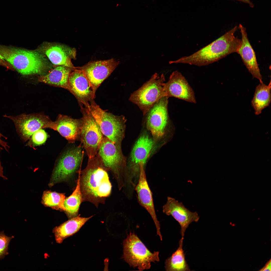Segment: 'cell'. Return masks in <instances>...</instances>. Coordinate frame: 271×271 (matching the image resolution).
I'll use <instances>...</instances> for the list:
<instances>
[{
    "instance_id": "1",
    "label": "cell",
    "mask_w": 271,
    "mask_h": 271,
    "mask_svg": "<svg viewBox=\"0 0 271 271\" xmlns=\"http://www.w3.org/2000/svg\"><path fill=\"white\" fill-rule=\"evenodd\" d=\"M236 26L207 46L189 56L170 61L171 63H183L198 66L207 65L228 55L237 52L241 39L235 36Z\"/></svg>"
},
{
    "instance_id": "2",
    "label": "cell",
    "mask_w": 271,
    "mask_h": 271,
    "mask_svg": "<svg viewBox=\"0 0 271 271\" xmlns=\"http://www.w3.org/2000/svg\"><path fill=\"white\" fill-rule=\"evenodd\" d=\"M105 169L98 155L89 159L80 180V187L85 195L96 199L110 194L112 186Z\"/></svg>"
},
{
    "instance_id": "3",
    "label": "cell",
    "mask_w": 271,
    "mask_h": 271,
    "mask_svg": "<svg viewBox=\"0 0 271 271\" xmlns=\"http://www.w3.org/2000/svg\"><path fill=\"white\" fill-rule=\"evenodd\" d=\"M0 53L14 70L24 75L40 74L46 67L44 57L36 51L0 45Z\"/></svg>"
},
{
    "instance_id": "4",
    "label": "cell",
    "mask_w": 271,
    "mask_h": 271,
    "mask_svg": "<svg viewBox=\"0 0 271 271\" xmlns=\"http://www.w3.org/2000/svg\"><path fill=\"white\" fill-rule=\"evenodd\" d=\"M86 107L98 124L103 135L121 149L126 121L125 117L122 115H115L103 110L94 100Z\"/></svg>"
},
{
    "instance_id": "5",
    "label": "cell",
    "mask_w": 271,
    "mask_h": 271,
    "mask_svg": "<svg viewBox=\"0 0 271 271\" xmlns=\"http://www.w3.org/2000/svg\"><path fill=\"white\" fill-rule=\"evenodd\" d=\"M123 248L125 261L140 270L149 269L151 262L159 260V252H151L134 233H130L123 241Z\"/></svg>"
},
{
    "instance_id": "6",
    "label": "cell",
    "mask_w": 271,
    "mask_h": 271,
    "mask_svg": "<svg viewBox=\"0 0 271 271\" xmlns=\"http://www.w3.org/2000/svg\"><path fill=\"white\" fill-rule=\"evenodd\" d=\"M165 79L163 74L160 77L157 73L132 93L129 100L136 105L144 115L161 98L166 96L164 89Z\"/></svg>"
},
{
    "instance_id": "7",
    "label": "cell",
    "mask_w": 271,
    "mask_h": 271,
    "mask_svg": "<svg viewBox=\"0 0 271 271\" xmlns=\"http://www.w3.org/2000/svg\"><path fill=\"white\" fill-rule=\"evenodd\" d=\"M82 114L80 136L81 141L89 159L97 154L104 137L100 128L88 109L80 105Z\"/></svg>"
},
{
    "instance_id": "8",
    "label": "cell",
    "mask_w": 271,
    "mask_h": 271,
    "mask_svg": "<svg viewBox=\"0 0 271 271\" xmlns=\"http://www.w3.org/2000/svg\"><path fill=\"white\" fill-rule=\"evenodd\" d=\"M13 122L21 138L24 142L29 140L37 130L44 128L53 129L54 122L42 113L23 114L16 116L5 115Z\"/></svg>"
},
{
    "instance_id": "9",
    "label": "cell",
    "mask_w": 271,
    "mask_h": 271,
    "mask_svg": "<svg viewBox=\"0 0 271 271\" xmlns=\"http://www.w3.org/2000/svg\"><path fill=\"white\" fill-rule=\"evenodd\" d=\"M152 139L147 134L141 136L137 141L131 153L128 167L130 182L135 187L139 179L140 167L144 166L153 145Z\"/></svg>"
},
{
    "instance_id": "10",
    "label": "cell",
    "mask_w": 271,
    "mask_h": 271,
    "mask_svg": "<svg viewBox=\"0 0 271 271\" xmlns=\"http://www.w3.org/2000/svg\"><path fill=\"white\" fill-rule=\"evenodd\" d=\"M98 153V155L104 166L116 174L119 179L120 178L122 186H123L121 180L124 185V184L121 176H123L122 172L125 167V161L121 149L118 148L106 137L104 136Z\"/></svg>"
},
{
    "instance_id": "11",
    "label": "cell",
    "mask_w": 271,
    "mask_h": 271,
    "mask_svg": "<svg viewBox=\"0 0 271 271\" xmlns=\"http://www.w3.org/2000/svg\"><path fill=\"white\" fill-rule=\"evenodd\" d=\"M163 97L156 102L145 115L148 129L156 139L163 135L168 120V98Z\"/></svg>"
},
{
    "instance_id": "12",
    "label": "cell",
    "mask_w": 271,
    "mask_h": 271,
    "mask_svg": "<svg viewBox=\"0 0 271 271\" xmlns=\"http://www.w3.org/2000/svg\"><path fill=\"white\" fill-rule=\"evenodd\" d=\"M83 154L80 146L64 152L59 159L54 169L50 185H52L72 175L80 165Z\"/></svg>"
},
{
    "instance_id": "13",
    "label": "cell",
    "mask_w": 271,
    "mask_h": 271,
    "mask_svg": "<svg viewBox=\"0 0 271 271\" xmlns=\"http://www.w3.org/2000/svg\"><path fill=\"white\" fill-rule=\"evenodd\" d=\"M119 62L112 58L90 61L77 67L85 74L95 93L101 84L115 69Z\"/></svg>"
},
{
    "instance_id": "14",
    "label": "cell",
    "mask_w": 271,
    "mask_h": 271,
    "mask_svg": "<svg viewBox=\"0 0 271 271\" xmlns=\"http://www.w3.org/2000/svg\"><path fill=\"white\" fill-rule=\"evenodd\" d=\"M68 91L76 97L80 105L87 107L94 100L95 93L89 81L81 70L75 67L69 78Z\"/></svg>"
},
{
    "instance_id": "15",
    "label": "cell",
    "mask_w": 271,
    "mask_h": 271,
    "mask_svg": "<svg viewBox=\"0 0 271 271\" xmlns=\"http://www.w3.org/2000/svg\"><path fill=\"white\" fill-rule=\"evenodd\" d=\"M164 87L167 97H174L192 103L196 102L193 89L184 76L177 71L171 74L168 81L165 83Z\"/></svg>"
},
{
    "instance_id": "16",
    "label": "cell",
    "mask_w": 271,
    "mask_h": 271,
    "mask_svg": "<svg viewBox=\"0 0 271 271\" xmlns=\"http://www.w3.org/2000/svg\"><path fill=\"white\" fill-rule=\"evenodd\" d=\"M163 211L167 215L171 216L179 223L182 238H184L189 224L193 222H197L199 218L197 212H190L182 203L170 197H167V202L163 207Z\"/></svg>"
},
{
    "instance_id": "17",
    "label": "cell",
    "mask_w": 271,
    "mask_h": 271,
    "mask_svg": "<svg viewBox=\"0 0 271 271\" xmlns=\"http://www.w3.org/2000/svg\"><path fill=\"white\" fill-rule=\"evenodd\" d=\"M138 199L140 205L149 213L156 226L157 234L162 240L160 230V224L157 218L154 205L152 192L148 185L144 167L140 168V172L138 182L135 187Z\"/></svg>"
},
{
    "instance_id": "18",
    "label": "cell",
    "mask_w": 271,
    "mask_h": 271,
    "mask_svg": "<svg viewBox=\"0 0 271 271\" xmlns=\"http://www.w3.org/2000/svg\"><path fill=\"white\" fill-rule=\"evenodd\" d=\"M239 28L242 35L241 42L237 52L253 78L258 79L262 83V78L257 64L255 53L247 37L246 29L241 24Z\"/></svg>"
},
{
    "instance_id": "19",
    "label": "cell",
    "mask_w": 271,
    "mask_h": 271,
    "mask_svg": "<svg viewBox=\"0 0 271 271\" xmlns=\"http://www.w3.org/2000/svg\"><path fill=\"white\" fill-rule=\"evenodd\" d=\"M44 49L45 53L53 64L72 68L75 67L71 61L76 56L75 49L58 44L49 45Z\"/></svg>"
},
{
    "instance_id": "20",
    "label": "cell",
    "mask_w": 271,
    "mask_h": 271,
    "mask_svg": "<svg viewBox=\"0 0 271 271\" xmlns=\"http://www.w3.org/2000/svg\"><path fill=\"white\" fill-rule=\"evenodd\" d=\"M53 130L58 132L69 142H74L80 137L81 119H75L60 114L54 122Z\"/></svg>"
},
{
    "instance_id": "21",
    "label": "cell",
    "mask_w": 271,
    "mask_h": 271,
    "mask_svg": "<svg viewBox=\"0 0 271 271\" xmlns=\"http://www.w3.org/2000/svg\"><path fill=\"white\" fill-rule=\"evenodd\" d=\"M93 216L86 218L77 216L54 228L53 232L56 242L60 244L65 239L77 233Z\"/></svg>"
},
{
    "instance_id": "22",
    "label": "cell",
    "mask_w": 271,
    "mask_h": 271,
    "mask_svg": "<svg viewBox=\"0 0 271 271\" xmlns=\"http://www.w3.org/2000/svg\"><path fill=\"white\" fill-rule=\"evenodd\" d=\"M74 68L62 66H57L46 75L39 77L38 80L40 82L68 90L69 76Z\"/></svg>"
},
{
    "instance_id": "23",
    "label": "cell",
    "mask_w": 271,
    "mask_h": 271,
    "mask_svg": "<svg viewBox=\"0 0 271 271\" xmlns=\"http://www.w3.org/2000/svg\"><path fill=\"white\" fill-rule=\"evenodd\" d=\"M271 87L270 81L268 85L263 82L256 87L251 102L256 115L259 114L263 110L269 106L271 99Z\"/></svg>"
},
{
    "instance_id": "24",
    "label": "cell",
    "mask_w": 271,
    "mask_h": 271,
    "mask_svg": "<svg viewBox=\"0 0 271 271\" xmlns=\"http://www.w3.org/2000/svg\"><path fill=\"white\" fill-rule=\"evenodd\" d=\"M183 239L184 238L181 237L179 242V246L177 249L170 257L166 259L165 266L166 270H190L185 260V254L183 249Z\"/></svg>"
},
{
    "instance_id": "25",
    "label": "cell",
    "mask_w": 271,
    "mask_h": 271,
    "mask_svg": "<svg viewBox=\"0 0 271 271\" xmlns=\"http://www.w3.org/2000/svg\"><path fill=\"white\" fill-rule=\"evenodd\" d=\"M80 172L75 190L70 196L65 198L64 202L65 211L71 218L77 216L83 199L80 187Z\"/></svg>"
},
{
    "instance_id": "26",
    "label": "cell",
    "mask_w": 271,
    "mask_h": 271,
    "mask_svg": "<svg viewBox=\"0 0 271 271\" xmlns=\"http://www.w3.org/2000/svg\"><path fill=\"white\" fill-rule=\"evenodd\" d=\"M42 199L44 204L46 206L65 211L64 204L65 196L64 194L47 191L44 193Z\"/></svg>"
},
{
    "instance_id": "27",
    "label": "cell",
    "mask_w": 271,
    "mask_h": 271,
    "mask_svg": "<svg viewBox=\"0 0 271 271\" xmlns=\"http://www.w3.org/2000/svg\"><path fill=\"white\" fill-rule=\"evenodd\" d=\"M48 137L47 133L44 130L39 129L32 134L30 140L27 145H30L32 144L35 146L42 145L45 142Z\"/></svg>"
},
{
    "instance_id": "28",
    "label": "cell",
    "mask_w": 271,
    "mask_h": 271,
    "mask_svg": "<svg viewBox=\"0 0 271 271\" xmlns=\"http://www.w3.org/2000/svg\"><path fill=\"white\" fill-rule=\"evenodd\" d=\"M14 237L13 236H6L3 231L0 232V260L3 259L8 254V246L11 240Z\"/></svg>"
},
{
    "instance_id": "29",
    "label": "cell",
    "mask_w": 271,
    "mask_h": 271,
    "mask_svg": "<svg viewBox=\"0 0 271 271\" xmlns=\"http://www.w3.org/2000/svg\"><path fill=\"white\" fill-rule=\"evenodd\" d=\"M0 65L3 66L8 70H14L12 66L6 60L0 53Z\"/></svg>"
},
{
    "instance_id": "30",
    "label": "cell",
    "mask_w": 271,
    "mask_h": 271,
    "mask_svg": "<svg viewBox=\"0 0 271 271\" xmlns=\"http://www.w3.org/2000/svg\"><path fill=\"white\" fill-rule=\"evenodd\" d=\"M3 137L5 138V139H7V138L6 137L4 136L0 133V149H2L3 148L2 147L7 151H8L7 149L8 148H9V147L8 146L7 143L6 142L4 141L2 139V138Z\"/></svg>"
},
{
    "instance_id": "31",
    "label": "cell",
    "mask_w": 271,
    "mask_h": 271,
    "mask_svg": "<svg viewBox=\"0 0 271 271\" xmlns=\"http://www.w3.org/2000/svg\"><path fill=\"white\" fill-rule=\"evenodd\" d=\"M271 259H270V260L266 263L264 266L260 270L270 271L271 270Z\"/></svg>"
},
{
    "instance_id": "32",
    "label": "cell",
    "mask_w": 271,
    "mask_h": 271,
    "mask_svg": "<svg viewBox=\"0 0 271 271\" xmlns=\"http://www.w3.org/2000/svg\"><path fill=\"white\" fill-rule=\"evenodd\" d=\"M240 1L245 3L248 4L249 6L251 8H253L254 6L253 4L251 1L250 0H235Z\"/></svg>"
},
{
    "instance_id": "33",
    "label": "cell",
    "mask_w": 271,
    "mask_h": 271,
    "mask_svg": "<svg viewBox=\"0 0 271 271\" xmlns=\"http://www.w3.org/2000/svg\"><path fill=\"white\" fill-rule=\"evenodd\" d=\"M1 149H0V151ZM3 168L1 165V163L0 161V177H2L5 180L7 179V178L3 175Z\"/></svg>"
}]
</instances>
